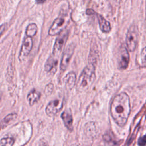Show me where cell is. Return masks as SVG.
<instances>
[{
    "label": "cell",
    "instance_id": "obj_20",
    "mask_svg": "<svg viewBox=\"0 0 146 146\" xmlns=\"http://www.w3.org/2000/svg\"><path fill=\"white\" fill-rule=\"evenodd\" d=\"M138 144L140 145H146V135L141 137L138 140Z\"/></svg>",
    "mask_w": 146,
    "mask_h": 146
},
{
    "label": "cell",
    "instance_id": "obj_7",
    "mask_svg": "<svg viewBox=\"0 0 146 146\" xmlns=\"http://www.w3.org/2000/svg\"><path fill=\"white\" fill-rule=\"evenodd\" d=\"M75 46L73 44H70L65 48L62 57V60L60 62V70L62 71H64L67 67L70 60L73 55L74 51Z\"/></svg>",
    "mask_w": 146,
    "mask_h": 146
},
{
    "label": "cell",
    "instance_id": "obj_3",
    "mask_svg": "<svg viewBox=\"0 0 146 146\" xmlns=\"http://www.w3.org/2000/svg\"><path fill=\"white\" fill-rule=\"evenodd\" d=\"M139 38V32L135 25H131L128 30L126 36V45L129 51H133L137 46Z\"/></svg>",
    "mask_w": 146,
    "mask_h": 146
},
{
    "label": "cell",
    "instance_id": "obj_15",
    "mask_svg": "<svg viewBox=\"0 0 146 146\" xmlns=\"http://www.w3.org/2000/svg\"><path fill=\"white\" fill-rule=\"evenodd\" d=\"M40 94L39 92L36 90H33L30 91L27 96V100L30 106H33L40 99Z\"/></svg>",
    "mask_w": 146,
    "mask_h": 146
},
{
    "label": "cell",
    "instance_id": "obj_21",
    "mask_svg": "<svg viewBox=\"0 0 146 146\" xmlns=\"http://www.w3.org/2000/svg\"><path fill=\"white\" fill-rule=\"evenodd\" d=\"M6 27V25L5 23H3L0 25V36L2 35V34L5 30Z\"/></svg>",
    "mask_w": 146,
    "mask_h": 146
},
{
    "label": "cell",
    "instance_id": "obj_5",
    "mask_svg": "<svg viewBox=\"0 0 146 146\" xmlns=\"http://www.w3.org/2000/svg\"><path fill=\"white\" fill-rule=\"evenodd\" d=\"M33 44L32 37L26 36L24 38L19 55V59L21 62L24 61L28 56L33 47Z\"/></svg>",
    "mask_w": 146,
    "mask_h": 146
},
{
    "label": "cell",
    "instance_id": "obj_8",
    "mask_svg": "<svg viewBox=\"0 0 146 146\" xmlns=\"http://www.w3.org/2000/svg\"><path fill=\"white\" fill-rule=\"evenodd\" d=\"M63 101L59 99H55L51 101L46 108V113L50 117L55 116L62 108Z\"/></svg>",
    "mask_w": 146,
    "mask_h": 146
},
{
    "label": "cell",
    "instance_id": "obj_1",
    "mask_svg": "<svg viewBox=\"0 0 146 146\" xmlns=\"http://www.w3.org/2000/svg\"><path fill=\"white\" fill-rule=\"evenodd\" d=\"M131 110L129 98L125 92H121L115 96L110 107L111 115L115 122L123 127L127 122Z\"/></svg>",
    "mask_w": 146,
    "mask_h": 146
},
{
    "label": "cell",
    "instance_id": "obj_10",
    "mask_svg": "<svg viewBox=\"0 0 146 146\" xmlns=\"http://www.w3.org/2000/svg\"><path fill=\"white\" fill-rule=\"evenodd\" d=\"M58 65V60L56 56L53 55L48 58L46 62L44 68L47 72L55 73L56 71V67Z\"/></svg>",
    "mask_w": 146,
    "mask_h": 146
},
{
    "label": "cell",
    "instance_id": "obj_13",
    "mask_svg": "<svg viewBox=\"0 0 146 146\" xmlns=\"http://www.w3.org/2000/svg\"><path fill=\"white\" fill-rule=\"evenodd\" d=\"M97 17L98 19L100 29L104 33L109 32L111 29L110 22L100 14H97Z\"/></svg>",
    "mask_w": 146,
    "mask_h": 146
},
{
    "label": "cell",
    "instance_id": "obj_2",
    "mask_svg": "<svg viewBox=\"0 0 146 146\" xmlns=\"http://www.w3.org/2000/svg\"><path fill=\"white\" fill-rule=\"evenodd\" d=\"M95 78L94 64L90 63L82 71L78 79L76 88L79 91L87 90L93 83Z\"/></svg>",
    "mask_w": 146,
    "mask_h": 146
},
{
    "label": "cell",
    "instance_id": "obj_9",
    "mask_svg": "<svg viewBox=\"0 0 146 146\" xmlns=\"http://www.w3.org/2000/svg\"><path fill=\"white\" fill-rule=\"evenodd\" d=\"M129 61V55L128 50L124 47H122L119 51L118 58V65L120 69H126Z\"/></svg>",
    "mask_w": 146,
    "mask_h": 146
},
{
    "label": "cell",
    "instance_id": "obj_19",
    "mask_svg": "<svg viewBox=\"0 0 146 146\" xmlns=\"http://www.w3.org/2000/svg\"><path fill=\"white\" fill-rule=\"evenodd\" d=\"M54 90V86L52 83H49L48 84L44 89V93L46 95H50Z\"/></svg>",
    "mask_w": 146,
    "mask_h": 146
},
{
    "label": "cell",
    "instance_id": "obj_12",
    "mask_svg": "<svg viewBox=\"0 0 146 146\" xmlns=\"http://www.w3.org/2000/svg\"><path fill=\"white\" fill-rule=\"evenodd\" d=\"M64 83L65 84L66 87L68 89H72L75 84L76 80V75L74 72H70L68 73L65 78H64Z\"/></svg>",
    "mask_w": 146,
    "mask_h": 146
},
{
    "label": "cell",
    "instance_id": "obj_22",
    "mask_svg": "<svg viewBox=\"0 0 146 146\" xmlns=\"http://www.w3.org/2000/svg\"><path fill=\"white\" fill-rule=\"evenodd\" d=\"M46 0H35V2L38 4H40L44 3Z\"/></svg>",
    "mask_w": 146,
    "mask_h": 146
},
{
    "label": "cell",
    "instance_id": "obj_17",
    "mask_svg": "<svg viewBox=\"0 0 146 146\" xmlns=\"http://www.w3.org/2000/svg\"><path fill=\"white\" fill-rule=\"evenodd\" d=\"M14 140L13 138L10 137L2 138L0 141L1 145H6V146H11L14 144Z\"/></svg>",
    "mask_w": 146,
    "mask_h": 146
},
{
    "label": "cell",
    "instance_id": "obj_16",
    "mask_svg": "<svg viewBox=\"0 0 146 146\" xmlns=\"http://www.w3.org/2000/svg\"><path fill=\"white\" fill-rule=\"evenodd\" d=\"M38 27L35 23H30L26 27L25 34L26 35L30 37H33L37 33Z\"/></svg>",
    "mask_w": 146,
    "mask_h": 146
},
{
    "label": "cell",
    "instance_id": "obj_14",
    "mask_svg": "<svg viewBox=\"0 0 146 146\" xmlns=\"http://www.w3.org/2000/svg\"><path fill=\"white\" fill-rule=\"evenodd\" d=\"M18 115L16 113H12L6 116L0 122V129H3L10 124L16 119Z\"/></svg>",
    "mask_w": 146,
    "mask_h": 146
},
{
    "label": "cell",
    "instance_id": "obj_18",
    "mask_svg": "<svg viewBox=\"0 0 146 146\" xmlns=\"http://www.w3.org/2000/svg\"><path fill=\"white\" fill-rule=\"evenodd\" d=\"M141 61L142 65L146 67V47H144L141 52Z\"/></svg>",
    "mask_w": 146,
    "mask_h": 146
},
{
    "label": "cell",
    "instance_id": "obj_11",
    "mask_svg": "<svg viewBox=\"0 0 146 146\" xmlns=\"http://www.w3.org/2000/svg\"><path fill=\"white\" fill-rule=\"evenodd\" d=\"M61 117L64 122L65 126L67 128V129L70 131L72 130V129L73 120H72V114H71L70 111L66 110V111H64L61 115Z\"/></svg>",
    "mask_w": 146,
    "mask_h": 146
},
{
    "label": "cell",
    "instance_id": "obj_6",
    "mask_svg": "<svg viewBox=\"0 0 146 146\" xmlns=\"http://www.w3.org/2000/svg\"><path fill=\"white\" fill-rule=\"evenodd\" d=\"M66 26V19L62 17L56 18L48 30V34L51 36L59 34Z\"/></svg>",
    "mask_w": 146,
    "mask_h": 146
},
{
    "label": "cell",
    "instance_id": "obj_4",
    "mask_svg": "<svg viewBox=\"0 0 146 146\" xmlns=\"http://www.w3.org/2000/svg\"><path fill=\"white\" fill-rule=\"evenodd\" d=\"M59 34L55 42L52 50V55L56 57L60 55L68 38V32L67 31H62Z\"/></svg>",
    "mask_w": 146,
    "mask_h": 146
}]
</instances>
